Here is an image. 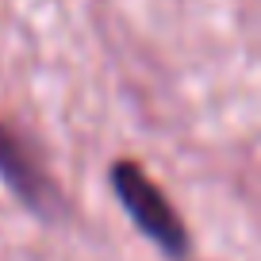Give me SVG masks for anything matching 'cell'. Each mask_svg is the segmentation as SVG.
Wrapping results in <instances>:
<instances>
[{
	"label": "cell",
	"mask_w": 261,
	"mask_h": 261,
	"mask_svg": "<svg viewBox=\"0 0 261 261\" xmlns=\"http://www.w3.org/2000/svg\"><path fill=\"white\" fill-rule=\"evenodd\" d=\"M112 188H115V196H119L123 212L139 223V230L150 242H158L165 253H173V257L188 250V234H185L180 215L173 212L165 192L135 162H115L112 165Z\"/></svg>",
	"instance_id": "cell-1"
},
{
	"label": "cell",
	"mask_w": 261,
	"mask_h": 261,
	"mask_svg": "<svg viewBox=\"0 0 261 261\" xmlns=\"http://www.w3.org/2000/svg\"><path fill=\"white\" fill-rule=\"evenodd\" d=\"M0 177L8 180V188L23 200V204L46 207V200H50V180L39 173V165L31 162V154L19 146V139L4 127V123H0Z\"/></svg>",
	"instance_id": "cell-2"
}]
</instances>
